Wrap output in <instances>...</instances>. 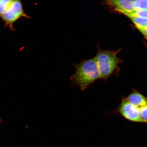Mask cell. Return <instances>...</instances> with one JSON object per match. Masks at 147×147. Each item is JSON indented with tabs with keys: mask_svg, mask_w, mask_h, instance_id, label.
I'll use <instances>...</instances> for the list:
<instances>
[{
	"mask_svg": "<svg viewBox=\"0 0 147 147\" xmlns=\"http://www.w3.org/2000/svg\"><path fill=\"white\" fill-rule=\"evenodd\" d=\"M139 112L141 122L147 124V105L140 109Z\"/></svg>",
	"mask_w": 147,
	"mask_h": 147,
	"instance_id": "obj_11",
	"label": "cell"
},
{
	"mask_svg": "<svg viewBox=\"0 0 147 147\" xmlns=\"http://www.w3.org/2000/svg\"><path fill=\"white\" fill-rule=\"evenodd\" d=\"M0 18L4 22L5 27H8L12 31L16 30L15 23L21 18H30L25 12L22 3L20 1H13L8 8Z\"/></svg>",
	"mask_w": 147,
	"mask_h": 147,
	"instance_id": "obj_3",
	"label": "cell"
},
{
	"mask_svg": "<svg viewBox=\"0 0 147 147\" xmlns=\"http://www.w3.org/2000/svg\"><path fill=\"white\" fill-rule=\"evenodd\" d=\"M147 38V26L146 27L139 30Z\"/></svg>",
	"mask_w": 147,
	"mask_h": 147,
	"instance_id": "obj_12",
	"label": "cell"
},
{
	"mask_svg": "<svg viewBox=\"0 0 147 147\" xmlns=\"http://www.w3.org/2000/svg\"><path fill=\"white\" fill-rule=\"evenodd\" d=\"M13 0H0V17L4 13Z\"/></svg>",
	"mask_w": 147,
	"mask_h": 147,
	"instance_id": "obj_9",
	"label": "cell"
},
{
	"mask_svg": "<svg viewBox=\"0 0 147 147\" xmlns=\"http://www.w3.org/2000/svg\"><path fill=\"white\" fill-rule=\"evenodd\" d=\"M125 15L130 18L134 17H139L147 18V10L135 11L131 13H125Z\"/></svg>",
	"mask_w": 147,
	"mask_h": 147,
	"instance_id": "obj_10",
	"label": "cell"
},
{
	"mask_svg": "<svg viewBox=\"0 0 147 147\" xmlns=\"http://www.w3.org/2000/svg\"><path fill=\"white\" fill-rule=\"evenodd\" d=\"M119 112L124 118L132 122L142 123L139 109L130 103L126 98L123 99L119 108Z\"/></svg>",
	"mask_w": 147,
	"mask_h": 147,
	"instance_id": "obj_4",
	"label": "cell"
},
{
	"mask_svg": "<svg viewBox=\"0 0 147 147\" xmlns=\"http://www.w3.org/2000/svg\"><path fill=\"white\" fill-rule=\"evenodd\" d=\"M98 51L94 57L100 78L106 79L117 69L119 60L117 51L103 50L97 44Z\"/></svg>",
	"mask_w": 147,
	"mask_h": 147,
	"instance_id": "obj_2",
	"label": "cell"
},
{
	"mask_svg": "<svg viewBox=\"0 0 147 147\" xmlns=\"http://www.w3.org/2000/svg\"><path fill=\"white\" fill-rule=\"evenodd\" d=\"M126 98L132 105L139 109L147 105V97L136 91H133Z\"/></svg>",
	"mask_w": 147,
	"mask_h": 147,
	"instance_id": "obj_6",
	"label": "cell"
},
{
	"mask_svg": "<svg viewBox=\"0 0 147 147\" xmlns=\"http://www.w3.org/2000/svg\"><path fill=\"white\" fill-rule=\"evenodd\" d=\"M74 66L76 71L71 80L82 90L87 89L90 84L100 78L94 58L82 60L80 63L74 64Z\"/></svg>",
	"mask_w": 147,
	"mask_h": 147,
	"instance_id": "obj_1",
	"label": "cell"
},
{
	"mask_svg": "<svg viewBox=\"0 0 147 147\" xmlns=\"http://www.w3.org/2000/svg\"><path fill=\"white\" fill-rule=\"evenodd\" d=\"M130 18L139 30L147 26V18L139 17H131Z\"/></svg>",
	"mask_w": 147,
	"mask_h": 147,
	"instance_id": "obj_7",
	"label": "cell"
},
{
	"mask_svg": "<svg viewBox=\"0 0 147 147\" xmlns=\"http://www.w3.org/2000/svg\"><path fill=\"white\" fill-rule=\"evenodd\" d=\"M133 1L131 0L108 1H106L107 5L114 10L125 13H131L135 11L133 6Z\"/></svg>",
	"mask_w": 147,
	"mask_h": 147,
	"instance_id": "obj_5",
	"label": "cell"
},
{
	"mask_svg": "<svg viewBox=\"0 0 147 147\" xmlns=\"http://www.w3.org/2000/svg\"><path fill=\"white\" fill-rule=\"evenodd\" d=\"M133 4L135 11L147 10V0L134 1Z\"/></svg>",
	"mask_w": 147,
	"mask_h": 147,
	"instance_id": "obj_8",
	"label": "cell"
}]
</instances>
